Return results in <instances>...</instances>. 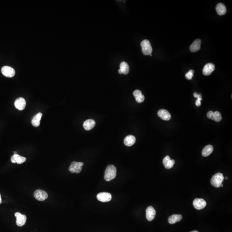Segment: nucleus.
<instances>
[{"label": "nucleus", "mask_w": 232, "mask_h": 232, "mask_svg": "<svg viewBox=\"0 0 232 232\" xmlns=\"http://www.w3.org/2000/svg\"><path fill=\"white\" fill-rule=\"evenodd\" d=\"M1 72L4 76L7 78H12L15 74V71L10 66H5L2 67Z\"/></svg>", "instance_id": "obj_9"}, {"label": "nucleus", "mask_w": 232, "mask_h": 232, "mask_svg": "<svg viewBox=\"0 0 232 232\" xmlns=\"http://www.w3.org/2000/svg\"><path fill=\"white\" fill-rule=\"evenodd\" d=\"M142 51L144 55H150L152 52V48L150 42L148 40H144L141 42Z\"/></svg>", "instance_id": "obj_3"}, {"label": "nucleus", "mask_w": 232, "mask_h": 232, "mask_svg": "<svg viewBox=\"0 0 232 232\" xmlns=\"http://www.w3.org/2000/svg\"><path fill=\"white\" fill-rule=\"evenodd\" d=\"M15 107L20 111H22L26 107V102L23 98H19L16 100L14 102Z\"/></svg>", "instance_id": "obj_11"}, {"label": "nucleus", "mask_w": 232, "mask_h": 232, "mask_svg": "<svg viewBox=\"0 0 232 232\" xmlns=\"http://www.w3.org/2000/svg\"><path fill=\"white\" fill-rule=\"evenodd\" d=\"M216 10L219 15H224L226 13L227 9L225 6L221 3H218L216 7Z\"/></svg>", "instance_id": "obj_18"}, {"label": "nucleus", "mask_w": 232, "mask_h": 232, "mask_svg": "<svg viewBox=\"0 0 232 232\" xmlns=\"http://www.w3.org/2000/svg\"><path fill=\"white\" fill-rule=\"evenodd\" d=\"M215 69V66L214 65L211 63L205 65L203 70V72L204 75L209 76Z\"/></svg>", "instance_id": "obj_12"}, {"label": "nucleus", "mask_w": 232, "mask_h": 232, "mask_svg": "<svg viewBox=\"0 0 232 232\" xmlns=\"http://www.w3.org/2000/svg\"><path fill=\"white\" fill-rule=\"evenodd\" d=\"M135 100H136V101L138 103H142L144 100V95L142 94L141 95L138 96V97H136Z\"/></svg>", "instance_id": "obj_27"}, {"label": "nucleus", "mask_w": 232, "mask_h": 232, "mask_svg": "<svg viewBox=\"0 0 232 232\" xmlns=\"http://www.w3.org/2000/svg\"><path fill=\"white\" fill-rule=\"evenodd\" d=\"M155 210L152 206H150L147 208L146 211V216L147 220L148 221H151L154 219L155 217Z\"/></svg>", "instance_id": "obj_10"}, {"label": "nucleus", "mask_w": 232, "mask_h": 232, "mask_svg": "<svg viewBox=\"0 0 232 232\" xmlns=\"http://www.w3.org/2000/svg\"><path fill=\"white\" fill-rule=\"evenodd\" d=\"M201 43L202 42L200 39H198L195 40L190 46V51L193 52H195L199 50L201 48Z\"/></svg>", "instance_id": "obj_15"}, {"label": "nucleus", "mask_w": 232, "mask_h": 232, "mask_svg": "<svg viewBox=\"0 0 232 232\" xmlns=\"http://www.w3.org/2000/svg\"><path fill=\"white\" fill-rule=\"evenodd\" d=\"M2 203V199L1 198V195L0 194V204Z\"/></svg>", "instance_id": "obj_31"}, {"label": "nucleus", "mask_w": 232, "mask_h": 232, "mask_svg": "<svg viewBox=\"0 0 232 232\" xmlns=\"http://www.w3.org/2000/svg\"><path fill=\"white\" fill-rule=\"evenodd\" d=\"M158 116L161 117L162 119L164 120H169L171 118V115L170 114L167 110L165 109H161L158 112Z\"/></svg>", "instance_id": "obj_14"}, {"label": "nucleus", "mask_w": 232, "mask_h": 232, "mask_svg": "<svg viewBox=\"0 0 232 232\" xmlns=\"http://www.w3.org/2000/svg\"><path fill=\"white\" fill-rule=\"evenodd\" d=\"M15 216L16 218V224L18 226L22 227L25 225L27 220L26 215L17 212L15 213Z\"/></svg>", "instance_id": "obj_6"}, {"label": "nucleus", "mask_w": 232, "mask_h": 232, "mask_svg": "<svg viewBox=\"0 0 232 232\" xmlns=\"http://www.w3.org/2000/svg\"><path fill=\"white\" fill-rule=\"evenodd\" d=\"M223 184H221V185H220V187H223Z\"/></svg>", "instance_id": "obj_33"}, {"label": "nucleus", "mask_w": 232, "mask_h": 232, "mask_svg": "<svg viewBox=\"0 0 232 232\" xmlns=\"http://www.w3.org/2000/svg\"><path fill=\"white\" fill-rule=\"evenodd\" d=\"M136 141V139L134 136L132 135H128L125 138L124 140V143L126 146L130 147L133 146Z\"/></svg>", "instance_id": "obj_19"}, {"label": "nucleus", "mask_w": 232, "mask_h": 232, "mask_svg": "<svg viewBox=\"0 0 232 232\" xmlns=\"http://www.w3.org/2000/svg\"><path fill=\"white\" fill-rule=\"evenodd\" d=\"M214 112L212 111H210L207 113V116L209 119L212 120Z\"/></svg>", "instance_id": "obj_29"}, {"label": "nucleus", "mask_w": 232, "mask_h": 232, "mask_svg": "<svg viewBox=\"0 0 232 232\" xmlns=\"http://www.w3.org/2000/svg\"><path fill=\"white\" fill-rule=\"evenodd\" d=\"M118 72H119V73H120V74H122V73H123V72H122V71L120 69L118 70Z\"/></svg>", "instance_id": "obj_30"}, {"label": "nucleus", "mask_w": 232, "mask_h": 232, "mask_svg": "<svg viewBox=\"0 0 232 232\" xmlns=\"http://www.w3.org/2000/svg\"><path fill=\"white\" fill-rule=\"evenodd\" d=\"M133 94L135 98L136 97H138L139 95H142V93L141 91L139 90H135L134 91V92Z\"/></svg>", "instance_id": "obj_28"}, {"label": "nucleus", "mask_w": 232, "mask_h": 232, "mask_svg": "<svg viewBox=\"0 0 232 232\" xmlns=\"http://www.w3.org/2000/svg\"><path fill=\"white\" fill-rule=\"evenodd\" d=\"M84 165L83 163L73 162L71 163V165L69 167V171L72 173H76L78 174L80 173L82 169V166Z\"/></svg>", "instance_id": "obj_4"}, {"label": "nucleus", "mask_w": 232, "mask_h": 232, "mask_svg": "<svg viewBox=\"0 0 232 232\" xmlns=\"http://www.w3.org/2000/svg\"><path fill=\"white\" fill-rule=\"evenodd\" d=\"M213 147L212 145H208L205 146L202 150V155L204 157H207L210 155L213 151Z\"/></svg>", "instance_id": "obj_22"}, {"label": "nucleus", "mask_w": 232, "mask_h": 232, "mask_svg": "<svg viewBox=\"0 0 232 232\" xmlns=\"http://www.w3.org/2000/svg\"><path fill=\"white\" fill-rule=\"evenodd\" d=\"M112 195L109 193L101 192L97 195L98 200L103 203L109 202L112 199Z\"/></svg>", "instance_id": "obj_8"}, {"label": "nucleus", "mask_w": 232, "mask_h": 232, "mask_svg": "<svg viewBox=\"0 0 232 232\" xmlns=\"http://www.w3.org/2000/svg\"><path fill=\"white\" fill-rule=\"evenodd\" d=\"M190 232H199L197 231H191Z\"/></svg>", "instance_id": "obj_32"}, {"label": "nucleus", "mask_w": 232, "mask_h": 232, "mask_svg": "<svg viewBox=\"0 0 232 232\" xmlns=\"http://www.w3.org/2000/svg\"><path fill=\"white\" fill-rule=\"evenodd\" d=\"M116 175V167L113 165H110L107 167L105 171L104 178L107 182H110L115 178Z\"/></svg>", "instance_id": "obj_1"}, {"label": "nucleus", "mask_w": 232, "mask_h": 232, "mask_svg": "<svg viewBox=\"0 0 232 232\" xmlns=\"http://www.w3.org/2000/svg\"><path fill=\"white\" fill-rule=\"evenodd\" d=\"M226 179H228V177H226Z\"/></svg>", "instance_id": "obj_34"}, {"label": "nucleus", "mask_w": 232, "mask_h": 232, "mask_svg": "<svg viewBox=\"0 0 232 232\" xmlns=\"http://www.w3.org/2000/svg\"><path fill=\"white\" fill-rule=\"evenodd\" d=\"M196 98L197 99V100L196 101V105L197 107L200 106L201 105V101L202 100V95H201V94H197Z\"/></svg>", "instance_id": "obj_26"}, {"label": "nucleus", "mask_w": 232, "mask_h": 232, "mask_svg": "<svg viewBox=\"0 0 232 232\" xmlns=\"http://www.w3.org/2000/svg\"><path fill=\"white\" fill-rule=\"evenodd\" d=\"M182 219V216L180 214H173L171 215L168 219V221L171 225L176 224L177 222L181 221Z\"/></svg>", "instance_id": "obj_20"}, {"label": "nucleus", "mask_w": 232, "mask_h": 232, "mask_svg": "<svg viewBox=\"0 0 232 232\" xmlns=\"http://www.w3.org/2000/svg\"><path fill=\"white\" fill-rule=\"evenodd\" d=\"M193 203L194 208L197 210H201L204 209L207 205L206 201L203 199H195Z\"/></svg>", "instance_id": "obj_7"}, {"label": "nucleus", "mask_w": 232, "mask_h": 232, "mask_svg": "<svg viewBox=\"0 0 232 232\" xmlns=\"http://www.w3.org/2000/svg\"><path fill=\"white\" fill-rule=\"evenodd\" d=\"M95 122L92 119H89L86 120L83 123V127L86 130H90L93 128L95 126Z\"/></svg>", "instance_id": "obj_17"}, {"label": "nucleus", "mask_w": 232, "mask_h": 232, "mask_svg": "<svg viewBox=\"0 0 232 232\" xmlns=\"http://www.w3.org/2000/svg\"><path fill=\"white\" fill-rule=\"evenodd\" d=\"M163 163L165 168L170 169L174 166L175 161L174 160H171L169 156H166L163 160Z\"/></svg>", "instance_id": "obj_13"}, {"label": "nucleus", "mask_w": 232, "mask_h": 232, "mask_svg": "<svg viewBox=\"0 0 232 232\" xmlns=\"http://www.w3.org/2000/svg\"><path fill=\"white\" fill-rule=\"evenodd\" d=\"M194 71L193 70H190L189 71V72L186 73V74H185V77L187 79L189 80H190L192 79V78L193 77V73H194Z\"/></svg>", "instance_id": "obj_25"}, {"label": "nucleus", "mask_w": 232, "mask_h": 232, "mask_svg": "<svg viewBox=\"0 0 232 232\" xmlns=\"http://www.w3.org/2000/svg\"><path fill=\"white\" fill-rule=\"evenodd\" d=\"M224 180V177L221 173H217L212 177L211 183L213 186L215 187H220Z\"/></svg>", "instance_id": "obj_2"}, {"label": "nucleus", "mask_w": 232, "mask_h": 232, "mask_svg": "<svg viewBox=\"0 0 232 232\" xmlns=\"http://www.w3.org/2000/svg\"><path fill=\"white\" fill-rule=\"evenodd\" d=\"M120 69L122 71L123 74H127L129 71V65L126 62H122L120 65Z\"/></svg>", "instance_id": "obj_23"}, {"label": "nucleus", "mask_w": 232, "mask_h": 232, "mask_svg": "<svg viewBox=\"0 0 232 232\" xmlns=\"http://www.w3.org/2000/svg\"><path fill=\"white\" fill-rule=\"evenodd\" d=\"M34 196L37 200L40 201H44L48 197L46 192L40 189L35 191L34 193Z\"/></svg>", "instance_id": "obj_5"}, {"label": "nucleus", "mask_w": 232, "mask_h": 232, "mask_svg": "<svg viewBox=\"0 0 232 232\" xmlns=\"http://www.w3.org/2000/svg\"><path fill=\"white\" fill-rule=\"evenodd\" d=\"M26 161V158L23 156H20L17 154H14L12 156L11 158V161L12 163H17L18 164H21L25 162Z\"/></svg>", "instance_id": "obj_16"}, {"label": "nucleus", "mask_w": 232, "mask_h": 232, "mask_svg": "<svg viewBox=\"0 0 232 232\" xmlns=\"http://www.w3.org/2000/svg\"><path fill=\"white\" fill-rule=\"evenodd\" d=\"M42 116V113H39L34 116L31 120V123L34 127H38L40 126V121H41Z\"/></svg>", "instance_id": "obj_21"}, {"label": "nucleus", "mask_w": 232, "mask_h": 232, "mask_svg": "<svg viewBox=\"0 0 232 232\" xmlns=\"http://www.w3.org/2000/svg\"><path fill=\"white\" fill-rule=\"evenodd\" d=\"M222 120V116L220 113L218 112H214L212 120L218 122Z\"/></svg>", "instance_id": "obj_24"}]
</instances>
